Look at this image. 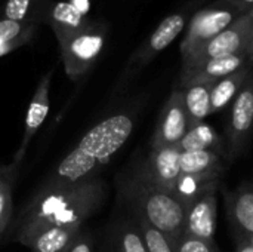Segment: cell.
<instances>
[{
  "instance_id": "obj_1",
  "label": "cell",
  "mask_w": 253,
  "mask_h": 252,
  "mask_svg": "<svg viewBox=\"0 0 253 252\" xmlns=\"http://www.w3.org/2000/svg\"><path fill=\"white\" fill-rule=\"evenodd\" d=\"M108 184L96 177L87 181L40 189L12 224L10 241L24 245L34 233L50 227H83L107 202Z\"/></svg>"
},
{
  "instance_id": "obj_2",
  "label": "cell",
  "mask_w": 253,
  "mask_h": 252,
  "mask_svg": "<svg viewBox=\"0 0 253 252\" xmlns=\"http://www.w3.org/2000/svg\"><path fill=\"white\" fill-rule=\"evenodd\" d=\"M136 123V110L129 107L111 113L92 126L77 146L53 168L42 186H65L96 178L123 149Z\"/></svg>"
},
{
  "instance_id": "obj_3",
  "label": "cell",
  "mask_w": 253,
  "mask_h": 252,
  "mask_svg": "<svg viewBox=\"0 0 253 252\" xmlns=\"http://www.w3.org/2000/svg\"><path fill=\"white\" fill-rule=\"evenodd\" d=\"M116 184L129 214L147 220L176 244L184 232L185 206L173 192L162 189L147 175L139 157L117 175Z\"/></svg>"
},
{
  "instance_id": "obj_4",
  "label": "cell",
  "mask_w": 253,
  "mask_h": 252,
  "mask_svg": "<svg viewBox=\"0 0 253 252\" xmlns=\"http://www.w3.org/2000/svg\"><path fill=\"white\" fill-rule=\"evenodd\" d=\"M202 3L203 0H188L181 9L165 16L163 21L150 34V37L130 56L123 71L122 82H126L130 77H133L136 73L145 68L160 52H163L184 31L191 16L199 10Z\"/></svg>"
},
{
  "instance_id": "obj_5",
  "label": "cell",
  "mask_w": 253,
  "mask_h": 252,
  "mask_svg": "<svg viewBox=\"0 0 253 252\" xmlns=\"http://www.w3.org/2000/svg\"><path fill=\"white\" fill-rule=\"evenodd\" d=\"M243 15L245 13L230 0H215L211 4L200 7L191 16L181 42L179 49L182 58L188 56L203 43L227 30Z\"/></svg>"
},
{
  "instance_id": "obj_6",
  "label": "cell",
  "mask_w": 253,
  "mask_h": 252,
  "mask_svg": "<svg viewBox=\"0 0 253 252\" xmlns=\"http://www.w3.org/2000/svg\"><path fill=\"white\" fill-rule=\"evenodd\" d=\"M107 40V25L93 22L90 27L58 40L62 64L71 80L83 77L96 62Z\"/></svg>"
},
{
  "instance_id": "obj_7",
  "label": "cell",
  "mask_w": 253,
  "mask_h": 252,
  "mask_svg": "<svg viewBox=\"0 0 253 252\" xmlns=\"http://www.w3.org/2000/svg\"><path fill=\"white\" fill-rule=\"evenodd\" d=\"M253 132V74L246 80L230 105L225 125V146L228 163L240 159L251 143Z\"/></svg>"
},
{
  "instance_id": "obj_8",
  "label": "cell",
  "mask_w": 253,
  "mask_h": 252,
  "mask_svg": "<svg viewBox=\"0 0 253 252\" xmlns=\"http://www.w3.org/2000/svg\"><path fill=\"white\" fill-rule=\"evenodd\" d=\"M252 22L251 16L245 13L227 30H224L213 39L203 43L200 48L193 50L188 56L182 58V68L194 67L211 59L246 52L249 45Z\"/></svg>"
},
{
  "instance_id": "obj_9",
  "label": "cell",
  "mask_w": 253,
  "mask_h": 252,
  "mask_svg": "<svg viewBox=\"0 0 253 252\" xmlns=\"http://www.w3.org/2000/svg\"><path fill=\"white\" fill-rule=\"evenodd\" d=\"M190 128V119L184 102V94L175 88L163 104L151 138V149L179 146Z\"/></svg>"
},
{
  "instance_id": "obj_10",
  "label": "cell",
  "mask_w": 253,
  "mask_h": 252,
  "mask_svg": "<svg viewBox=\"0 0 253 252\" xmlns=\"http://www.w3.org/2000/svg\"><path fill=\"white\" fill-rule=\"evenodd\" d=\"M219 189L209 190L185 208L184 232L188 236L215 242L216 232V214H218V199L216 193Z\"/></svg>"
},
{
  "instance_id": "obj_11",
  "label": "cell",
  "mask_w": 253,
  "mask_h": 252,
  "mask_svg": "<svg viewBox=\"0 0 253 252\" xmlns=\"http://www.w3.org/2000/svg\"><path fill=\"white\" fill-rule=\"evenodd\" d=\"M141 165L147 175L162 189L173 192L181 178V149L179 146L151 149L150 153L141 159Z\"/></svg>"
},
{
  "instance_id": "obj_12",
  "label": "cell",
  "mask_w": 253,
  "mask_h": 252,
  "mask_svg": "<svg viewBox=\"0 0 253 252\" xmlns=\"http://www.w3.org/2000/svg\"><path fill=\"white\" fill-rule=\"evenodd\" d=\"M227 217L236 239L253 236V184L243 183L234 190H222Z\"/></svg>"
},
{
  "instance_id": "obj_13",
  "label": "cell",
  "mask_w": 253,
  "mask_h": 252,
  "mask_svg": "<svg viewBox=\"0 0 253 252\" xmlns=\"http://www.w3.org/2000/svg\"><path fill=\"white\" fill-rule=\"evenodd\" d=\"M249 64H252V62L249 59L248 52H242V53H236V55L211 59V61H206V62L194 65V67L182 68L179 82H178V88H184V86L193 85V83H215L216 80L227 77Z\"/></svg>"
},
{
  "instance_id": "obj_14",
  "label": "cell",
  "mask_w": 253,
  "mask_h": 252,
  "mask_svg": "<svg viewBox=\"0 0 253 252\" xmlns=\"http://www.w3.org/2000/svg\"><path fill=\"white\" fill-rule=\"evenodd\" d=\"M50 80H52V73H46L40 79V82H39V85H37V88H36V91L33 94L31 102H30L28 110H27V117H25V125H24V135H22V140H21V144H19L18 150L15 151L13 163L21 165L31 140L39 132L40 126L43 125V122H44V119H46V116L49 113Z\"/></svg>"
},
{
  "instance_id": "obj_15",
  "label": "cell",
  "mask_w": 253,
  "mask_h": 252,
  "mask_svg": "<svg viewBox=\"0 0 253 252\" xmlns=\"http://www.w3.org/2000/svg\"><path fill=\"white\" fill-rule=\"evenodd\" d=\"M102 252H147L141 229L132 214L127 212L108 226Z\"/></svg>"
},
{
  "instance_id": "obj_16",
  "label": "cell",
  "mask_w": 253,
  "mask_h": 252,
  "mask_svg": "<svg viewBox=\"0 0 253 252\" xmlns=\"http://www.w3.org/2000/svg\"><path fill=\"white\" fill-rule=\"evenodd\" d=\"M47 22L50 24L56 40H62L74 33L90 27L95 21L86 16V12L73 1L53 3Z\"/></svg>"
},
{
  "instance_id": "obj_17",
  "label": "cell",
  "mask_w": 253,
  "mask_h": 252,
  "mask_svg": "<svg viewBox=\"0 0 253 252\" xmlns=\"http://www.w3.org/2000/svg\"><path fill=\"white\" fill-rule=\"evenodd\" d=\"M252 74L253 65L249 64V65L240 68L239 71L212 83V88H211V113L215 114V113H219V111L225 110L227 107H230L231 102L234 101V98L242 91L246 80Z\"/></svg>"
},
{
  "instance_id": "obj_18",
  "label": "cell",
  "mask_w": 253,
  "mask_h": 252,
  "mask_svg": "<svg viewBox=\"0 0 253 252\" xmlns=\"http://www.w3.org/2000/svg\"><path fill=\"white\" fill-rule=\"evenodd\" d=\"M83 227H50L34 233L24 247L31 252H64L80 235Z\"/></svg>"
},
{
  "instance_id": "obj_19",
  "label": "cell",
  "mask_w": 253,
  "mask_h": 252,
  "mask_svg": "<svg viewBox=\"0 0 253 252\" xmlns=\"http://www.w3.org/2000/svg\"><path fill=\"white\" fill-rule=\"evenodd\" d=\"M181 151L194 150H213L227 157V146L224 137H221L208 122L190 125L187 134L179 143Z\"/></svg>"
},
{
  "instance_id": "obj_20",
  "label": "cell",
  "mask_w": 253,
  "mask_h": 252,
  "mask_svg": "<svg viewBox=\"0 0 253 252\" xmlns=\"http://www.w3.org/2000/svg\"><path fill=\"white\" fill-rule=\"evenodd\" d=\"M181 175H199L208 172H225L228 160L213 150L181 151Z\"/></svg>"
},
{
  "instance_id": "obj_21",
  "label": "cell",
  "mask_w": 253,
  "mask_h": 252,
  "mask_svg": "<svg viewBox=\"0 0 253 252\" xmlns=\"http://www.w3.org/2000/svg\"><path fill=\"white\" fill-rule=\"evenodd\" d=\"M178 88V86H176ZM211 88L212 83H193L179 88L184 94V102L188 113L190 125L206 122L211 113Z\"/></svg>"
},
{
  "instance_id": "obj_22",
  "label": "cell",
  "mask_w": 253,
  "mask_h": 252,
  "mask_svg": "<svg viewBox=\"0 0 253 252\" xmlns=\"http://www.w3.org/2000/svg\"><path fill=\"white\" fill-rule=\"evenodd\" d=\"M52 6V0H7L4 16L12 21L36 24L49 19Z\"/></svg>"
},
{
  "instance_id": "obj_23",
  "label": "cell",
  "mask_w": 253,
  "mask_h": 252,
  "mask_svg": "<svg viewBox=\"0 0 253 252\" xmlns=\"http://www.w3.org/2000/svg\"><path fill=\"white\" fill-rule=\"evenodd\" d=\"M19 165L0 166V239L10 229L13 215V186L18 178Z\"/></svg>"
},
{
  "instance_id": "obj_24",
  "label": "cell",
  "mask_w": 253,
  "mask_h": 252,
  "mask_svg": "<svg viewBox=\"0 0 253 252\" xmlns=\"http://www.w3.org/2000/svg\"><path fill=\"white\" fill-rule=\"evenodd\" d=\"M136 218V217H135ZM147 252H175V244L147 220L136 218Z\"/></svg>"
},
{
  "instance_id": "obj_25",
  "label": "cell",
  "mask_w": 253,
  "mask_h": 252,
  "mask_svg": "<svg viewBox=\"0 0 253 252\" xmlns=\"http://www.w3.org/2000/svg\"><path fill=\"white\" fill-rule=\"evenodd\" d=\"M36 24L19 22L12 19H0V45L12 42L27 33L36 31Z\"/></svg>"
},
{
  "instance_id": "obj_26",
  "label": "cell",
  "mask_w": 253,
  "mask_h": 252,
  "mask_svg": "<svg viewBox=\"0 0 253 252\" xmlns=\"http://www.w3.org/2000/svg\"><path fill=\"white\" fill-rule=\"evenodd\" d=\"M175 252H221L219 248L215 245V242H206L193 236H188L182 233L176 244H175Z\"/></svg>"
},
{
  "instance_id": "obj_27",
  "label": "cell",
  "mask_w": 253,
  "mask_h": 252,
  "mask_svg": "<svg viewBox=\"0 0 253 252\" xmlns=\"http://www.w3.org/2000/svg\"><path fill=\"white\" fill-rule=\"evenodd\" d=\"M64 252H95V239L86 229L80 232L77 239Z\"/></svg>"
},
{
  "instance_id": "obj_28",
  "label": "cell",
  "mask_w": 253,
  "mask_h": 252,
  "mask_svg": "<svg viewBox=\"0 0 253 252\" xmlns=\"http://www.w3.org/2000/svg\"><path fill=\"white\" fill-rule=\"evenodd\" d=\"M34 33H36V31H31V33H27V34H24V36H21V37L12 40V42L1 43V45H0V58L4 56V55H7L9 52H12V50H15V49H18V48L27 45V43L33 39Z\"/></svg>"
},
{
  "instance_id": "obj_29",
  "label": "cell",
  "mask_w": 253,
  "mask_h": 252,
  "mask_svg": "<svg viewBox=\"0 0 253 252\" xmlns=\"http://www.w3.org/2000/svg\"><path fill=\"white\" fill-rule=\"evenodd\" d=\"M236 252H253V244L249 241L236 239Z\"/></svg>"
},
{
  "instance_id": "obj_30",
  "label": "cell",
  "mask_w": 253,
  "mask_h": 252,
  "mask_svg": "<svg viewBox=\"0 0 253 252\" xmlns=\"http://www.w3.org/2000/svg\"><path fill=\"white\" fill-rule=\"evenodd\" d=\"M231 3H234L243 13H248L253 7V0H230Z\"/></svg>"
},
{
  "instance_id": "obj_31",
  "label": "cell",
  "mask_w": 253,
  "mask_h": 252,
  "mask_svg": "<svg viewBox=\"0 0 253 252\" xmlns=\"http://www.w3.org/2000/svg\"><path fill=\"white\" fill-rule=\"evenodd\" d=\"M246 52H248V55H249L251 62H253V22H252V30H251V37H249V45H248Z\"/></svg>"
},
{
  "instance_id": "obj_32",
  "label": "cell",
  "mask_w": 253,
  "mask_h": 252,
  "mask_svg": "<svg viewBox=\"0 0 253 252\" xmlns=\"http://www.w3.org/2000/svg\"><path fill=\"white\" fill-rule=\"evenodd\" d=\"M248 15L251 16V19H252V21H253V7H252V9H251V10H249V12H248Z\"/></svg>"
},
{
  "instance_id": "obj_33",
  "label": "cell",
  "mask_w": 253,
  "mask_h": 252,
  "mask_svg": "<svg viewBox=\"0 0 253 252\" xmlns=\"http://www.w3.org/2000/svg\"><path fill=\"white\" fill-rule=\"evenodd\" d=\"M249 242H252V244H253V236H252V238H251V239H249Z\"/></svg>"
},
{
  "instance_id": "obj_34",
  "label": "cell",
  "mask_w": 253,
  "mask_h": 252,
  "mask_svg": "<svg viewBox=\"0 0 253 252\" xmlns=\"http://www.w3.org/2000/svg\"><path fill=\"white\" fill-rule=\"evenodd\" d=\"M252 65H253V62H252Z\"/></svg>"
}]
</instances>
